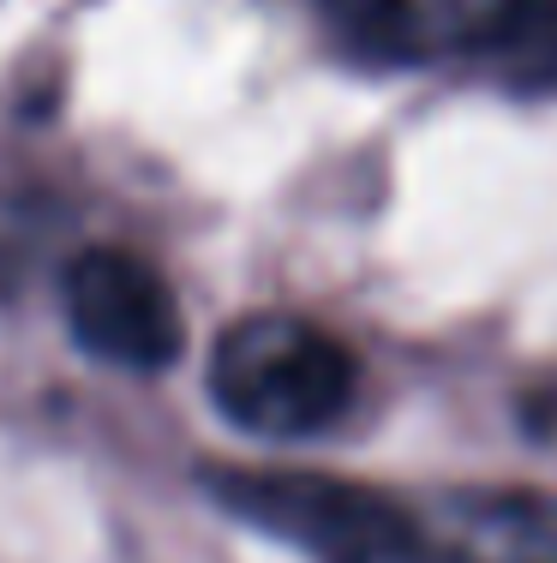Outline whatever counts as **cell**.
I'll return each instance as SVG.
<instances>
[{"mask_svg":"<svg viewBox=\"0 0 557 563\" xmlns=\"http://www.w3.org/2000/svg\"><path fill=\"white\" fill-rule=\"evenodd\" d=\"M449 509L480 563H557V492H461Z\"/></svg>","mask_w":557,"mask_h":563,"instance_id":"5","label":"cell"},{"mask_svg":"<svg viewBox=\"0 0 557 563\" xmlns=\"http://www.w3.org/2000/svg\"><path fill=\"white\" fill-rule=\"evenodd\" d=\"M216 498L246 516L252 528L276 533V540L312 552L318 563H348L371 552V545L408 533L414 521L402 516L390 498L366 486H348V479L330 474H288V467H222Z\"/></svg>","mask_w":557,"mask_h":563,"instance_id":"2","label":"cell"},{"mask_svg":"<svg viewBox=\"0 0 557 563\" xmlns=\"http://www.w3.org/2000/svg\"><path fill=\"white\" fill-rule=\"evenodd\" d=\"M348 563H480V558H468V552H444V545L420 540V528H408V533H396V540L371 545V552L348 558Z\"/></svg>","mask_w":557,"mask_h":563,"instance_id":"6","label":"cell"},{"mask_svg":"<svg viewBox=\"0 0 557 563\" xmlns=\"http://www.w3.org/2000/svg\"><path fill=\"white\" fill-rule=\"evenodd\" d=\"M360 366L330 330L288 312H258L222 330L210 354V396L241 432L312 438L354 408Z\"/></svg>","mask_w":557,"mask_h":563,"instance_id":"1","label":"cell"},{"mask_svg":"<svg viewBox=\"0 0 557 563\" xmlns=\"http://www.w3.org/2000/svg\"><path fill=\"white\" fill-rule=\"evenodd\" d=\"M66 324L78 347L126 372H163L186 347V318L156 264L121 246H90L66 264Z\"/></svg>","mask_w":557,"mask_h":563,"instance_id":"3","label":"cell"},{"mask_svg":"<svg viewBox=\"0 0 557 563\" xmlns=\"http://www.w3.org/2000/svg\"><path fill=\"white\" fill-rule=\"evenodd\" d=\"M557 0H330L342 36L390 66L492 55L546 24Z\"/></svg>","mask_w":557,"mask_h":563,"instance_id":"4","label":"cell"}]
</instances>
